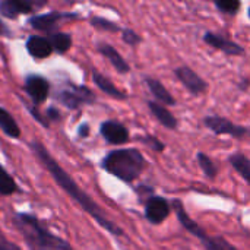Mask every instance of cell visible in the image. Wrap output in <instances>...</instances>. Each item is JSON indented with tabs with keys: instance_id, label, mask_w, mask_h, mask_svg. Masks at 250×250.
<instances>
[{
	"instance_id": "cell-23",
	"label": "cell",
	"mask_w": 250,
	"mask_h": 250,
	"mask_svg": "<svg viewBox=\"0 0 250 250\" xmlns=\"http://www.w3.org/2000/svg\"><path fill=\"white\" fill-rule=\"evenodd\" d=\"M15 190H16V183L6 173V170L0 166V193L1 195H10Z\"/></svg>"
},
{
	"instance_id": "cell-27",
	"label": "cell",
	"mask_w": 250,
	"mask_h": 250,
	"mask_svg": "<svg viewBox=\"0 0 250 250\" xmlns=\"http://www.w3.org/2000/svg\"><path fill=\"white\" fill-rule=\"evenodd\" d=\"M142 142L144 144H146L152 151H155V152H163L164 151V144L158 139V138H155V136H145L144 139H142Z\"/></svg>"
},
{
	"instance_id": "cell-24",
	"label": "cell",
	"mask_w": 250,
	"mask_h": 250,
	"mask_svg": "<svg viewBox=\"0 0 250 250\" xmlns=\"http://www.w3.org/2000/svg\"><path fill=\"white\" fill-rule=\"evenodd\" d=\"M215 6L223 13H229V15H236L240 9V3L237 0H217Z\"/></svg>"
},
{
	"instance_id": "cell-15",
	"label": "cell",
	"mask_w": 250,
	"mask_h": 250,
	"mask_svg": "<svg viewBox=\"0 0 250 250\" xmlns=\"http://www.w3.org/2000/svg\"><path fill=\"white\" fill-rule=\"evenodd\" d=\"M26 48H28L29 54L37 59H45L53 51L50 41L45 38H41V37H31L26 42Z\"/></svg>"
},
{
	"instance_id": "cell-32",
	"label": "cell",
	"mask_w": 250,
	"mask_h": 250,
	"mask_svg": "<svg viewBox=\"0 0 250 250\" xmlns=\"http://www.w3.org/2000/svg\"><path fill=\"white\" fill-rule=\"evenodd\" d=\"M249 18H250V7H249Z\"/></svg>"
},
{
	"instance_id": "cell-5",
	"label": "cell",
	"mask_w": 250,
	"mask_h": 250,
	"mask_svg": "<svg viewBox=\"0 0 250 250\" xmlns=\"http://www.w3.org/2000/svg\"><path fill=\"white\" fill-rule=\"evenodd\" d=\"M204 125L217 135H229L236 139H243L246 136H250V127L236 125L231 120L221 116H208L204 119Z\"/></svg>"
},
{
	"instance_id": "cell-4",
	"label": "cell",
	"mask_w": 250,
	"mask_h": 250,
	"mask_svg": "<svg viewBox=\"0 0 250 250\" xmlns=\"http://www.w3.org/2000/svg\"><path fill=\"white\" fill-rule=\"evenodd\" d=\"M171 208H173V211L176 212L177 220H179V223L183 226V229L188 230L192 236H195V237L204 245V248L207 250H237L230 242H227V240L223 239L221 236L209 237L208 233H207L195 220H192V218L188 215V212H186L183 204H182L179 199H173Z\"/></svg>"
},
{
	"instance_id": "cell-6",
	"label": "cell",
	"mask_w": 250,
	"mask_h": 250,
	"mask_svg": "<svg viewBox=\"0 0 250 250\" xmlns=\"http://www.w3.org/2000/svg\"><path fill=\"white\" fill-rule=\"evenodd\" d=\"M59 98L67 108H78L82 104H91L95 101V95L89 88L76 85H69L66 89L60 92Z\"/></svg>"
},
{
	"instance_id": "cell-3",
	"label": "cell",
	"mask_w": 250,
	"mask_h": 250,
	"mask_svg": "<svg viewBox=\"0 0 250 250\" xmlns=\"http://www.w3.org/2000/svg\"><path fill=\"white\" fill-rule=\"evenodd\" d=\"M15 223L31 250H72L70 245L47 231L37 218L26 214H16Z\"/></svg>"
},
{
	"instance_id": "cell-19",
	"label": "cell",
	"mask_w": 250,
	"mask_h": 250,
	"mask_svg": "<svg viewBox=\"0 0 250 250\" xmlns=\"http://www.w3.org/2000/svg\"><path fill=\"white\" fill-rule=\"evenodd\" d=\"M233 168L250 185V160L242 152H234L229 157Z\"/></svg>"
},
{
	"instance_id": "cell-9",
	"label": "cell",
	"mask_w": 250,
	"mask_h": 250,
	"mask_svg": "<svg viewBox=\"0 0 250 250\" xmlns=\"http://www.w3.org/2000/svg\"><path fill=\"white\" fill-rule=\"evenodd\" d=\"M204 41L208 45H211V47H214L217 50H221L223 53H226L229 56L245 54V48L240 44H237V42H234V41L220 35V34H215V32H207L204 35Z\"/></svg>"
},
{
	"instance_id": "cell-8",
	"label": "cell",
	"mask_w": 250,
	"mask_h": 250,
	"mask_svg": "<svg viewBox=\"0 0 250 250\" xmlns=\"http://www.w3.org/2000/svg\"><path fill=\"white\" fill-rule=\"evenodd\" d=\"M174 75L185 85V88L193 95H201L208 89V83L193 69H190L188 66L177 67L174 70Z\"/></svg>"
},
{
	"instance_id": "cell-21",
	"label": "cell",
	"mask_w": 250,
	"mask_h": 250,
	"mask_svg": "<svg viewBox=\"0 0 250 250\" xmlns=\"http://www.w3.org/2000/svg\"><path fill=\"white\" fill-rule=\"evenodd\" d=\"M50 44H51L53 50H56L59 53H64L72 45V37L69 34H64V32H57V34L51 35Z\"/></svg>"
},
{
	"instance_id": "cell-18",
	"label": "cell",
	"mask_w": 250,
	"mask_h": 250,
	"mask_svg": "<svg viewBox=\"0 0 250 250\" xmlns=\"http://www.w3.org/2000/svg\"><path fill=\"white\" fill-rule=\"evenodd\" d=\"M92 78H94V82L97 83V86H98L103 92H105L107 95H110V97H113V98H116V100H126V98H127V95H126L123 91L117 89V88L110 82V79H107V78L103 76L101 73L92 72Z\"/></svg>"
},
{
	"instance_id": "cell-17",
	"label": "cell",
	"mask_w": 250,
	"mask_h": 250,
	"mask_svg": "<svg viewBox=\"0 0 250 250\" xmlns=\"http://www.w3.org/2000/svg\"><path fill=\"white\" fill-rule=\"evenodd\" d=\"M67 16L69 15H62V13H57V12H51V13H47V15L34 16L31 19V25H32V28L40 29V31H50L59 22V19L67 18Z\"/></svg>"
},
{
	"instance_id": "cell-14",
	"label": "cell",
	"mask_w": 250,
	"mask_h": 250,
	"mask_svg": "<svg viewBox=\"0 0 250 250\" xmlns=\"http://www.w3.org/2000/svg\"><path fill=\"white\" fill-rule=\"evenodd\" d=\"M32 3L26 0H4L0 1V13L7 18H16L21 13H28L32 10Z\"/></svg>"
},
{
	"instance_id": "cell-26",
	"label": "cell",
	"mask_w": 250,
	"mask_h": 250,
	"mask_svg": "<svg viewBox=\"0 0 250 250\" xmlns=\"http://www.w3.org/2000/svg\"><path fill=\"white\" fill-rule=\"evenodd\" d=\"M122 38H123V41L126 44H129L132 47H135L136 44H139L142 41V38L133 29H127V28L126 29H122Z\"/></svg>"
},
{
	"instance_id": "cell-13",
	"label": "cell",
	"mask_w": 250,
	"mask_h": 250,
	"mask_svg": "<svg viewBox=\"0 0 250 250\" xmlns=\"http://www.w3.org/2000/svg\"><path fill=\"white\" fill-rule=\"evenodd\" d=\"M98 50H100V53H101L103 56H105V57L110 60V63L116 67L117 72H120V73H127V72L130 70V66L127 64V62L120 56V53H119L113 45L105 44V42H101V44L98 45Z\"/></svg>"
},
{
	"instance_id": "cell-31",
	"label": "cell",
	"mask_w": 250,
	"mask_h": 250,
	"mask_svg": "<svg viewBox=\"0 0 250 250\" xmlns=\"http://www.w3.org/2000/svg\"><path fill=\"white\" fill-rule=\"evenodd\" d=\"M7 32H9V31L6 29V26H4V25L1 23V21H0V34H3V35H6Z\"/></svg>"
},
{
	"instance_id": "cell-20",
	"label": "cell",
	"mask_w": 250,
	"mask_h": 250,
	"mask_svg": "<svg viewBox=\"0 0 250 250\" xmlns=\"http://www.w3.org/2000/svg\"><path fill=\"white\" fill-rule=\"evenodd\" d=\"M0 127L10 138H19V135H21V130H19L15 119L4 108H0Z\"/></svg>"
},
{
	"instance_id": "cell-10",
	"label": "cell",
	"mask_w": 250,
	"mask_h": 250,
	"mask_svg": "<svg viewBox=\"0 0 250 250\" xmlns=\"http://www.w3.org/2000/svg\"><path fill=\"white\" fill-rule=\"evenodd\" d=\"M101 135L108 144L113 145H122L129 141L127 129L117 122H104L101 125Z\"/></svg>"
},
{
	"instance_id": "cell-25",
	"label": "cell",
	"mask_w": 250,
	"mask_h": 250,
	"mask_svg": "<svg viewBox=\"0 0 250 250\" xmlns=\"http://www.w3.org/2000/svg\"><path fill=\"white\" fill-rule=\"evenodd\" d=\"M91 23H92L95 28H100V29H104V31H111V32L120 31V26H119V25H116L114 22L107 21V19H104V18H92V19H91Z\"/></svg>"
},
{
	"instance_id": "cell-2",
	"label": "cell",
	"mask_w": 250,
	"mask_h": 250,
	"mask_svg": "<svg viewBox=\"0 0 250 250\" xmlns=\"http://www.w3.org/2000/svg\"><path fill=\"white\" fill-rule=\"evenodd\" d=\"M146 161L144 155L133 148L111 151L103 161V168L117 179L130 183L136 180L145 170Z\"/></svg>"
},
{
	"instance_id": "cell-7",
	"label": "cell",
	"mask_w": 250,
	"mask_h": 250,
	"mask_svg": "<svg viewBox=\"0 0 250 250\" xmlns=\"http://www.w3.org/2000/svg\"><path fill=\"white\" fill-rule=\"evenodd\" d=\"M171 212V205L167 199L161 196H151L145 204V217L151 224H161L168 218Z\"/></svg>"
},
{
	"instance_id": "cell-22",
	"label": "cell",
	"mask_w": 250,
	"mask_h": 250,
	"mask_svg": "<svg viewBox=\"0 0 250 250\" xmlns=\"http://www.w3.org/2000/svg\"><path fill=\"white\" fill-rule=\"evenodd\" d=\"M198 163H199V166H201L204 174H205L208 179H215V177H217L218 168L215 167V164L212 163V160H211L208 155H205L204 152H199V154H198Z\"/></svg>"
},
{
	"instance_id": "cell-12",
	"label": "cell",
	"mask_w": 250,
	"mask_h": 250,
	"mask_svg": "<svg viewBox=\"0 0 250 250\" xmlns=\"http://www.w3.org/2000/svg\"><path fill=\"white\" fill-rule=\"evenodd\" d=\"M148 108H149V111L152 113V116H154L164 127L171 129V130L177 129L179 122H177V119L173 116V113H171L167 107L161 105V104L157 103V101H148Z\"/></svg>"
},
{
	"instance_id": "cell-1",
	"label": "cell",
	"mask_w": 250,
	"mask_h": 250,
	"mask_svg": "<svg viewBox=\"0 0 250 250\" xmlns=\"http://www.w3.org/2000/svg\"><path fill=\"white\" fill-rule=\"evenodd\" d=\"M32 149L34 152L37 154V157L42 161V164L47 167V170L51 173V176L54 177V180L103 227L110 234H114V236H123V230L120 227H117L114 223H111L101 211V208L73 182V179L53 160V157L48 154V151L38 142H34L32 144Z\"/></svg>"
},
{
	"instance_id": "cell-16",
	"label": "cell",
	"mask_w": 250,
	"mask_h": 250,
	"mask_svg": "<svg viewBox=\"0 0 250 250\" xmlns=\"http://www.w3.org/2000/svg\"><path fill=\"white\" fill-rule=\"evenodd\" d=\"M146 85H148L151 94L155 97L157 103H163L166 105H174L176 104V100L173 98V95L168 92V89L158 79L146 78Z\"/></svg>"
},
{
	"instance_id": "cell-28",
	"label": "cell",
	"mask_w": 250,
	"mask_h": 250,
	"mask_svg": "<svg viewBox=\"0 0 250 250\" xmlns=\"http://www.w3.org/2000/svg\"><path fill=\"white\" fill-rule=\"evenodd\" d=\"M0 250H21L15 243L9 242L0 230Z\"/></svg>"
},
{
	"instance_id": "cell-29",
	"label": "cell",
	"mask_w": 250,
	"mask_h": 250,
	"mask_svg": "<svg viewBox=\"0 0 250 250\" xmlns=\"http://www.w3.org/2000/svg\"><path fill=\"white\" fill-rule=\"evenodd\" d=\"M47 116H48L50 119L56 120V119H59V111H57L56 108H48V110H47Z\"/></svg>"
},
{
	"instance_id": "cell-11",
	"label": "cell",
	"mask_w": 250,
	"mask_h": 250,
	"mask_svg": "<svg viewBox=\"0 0 250 250\" xmlns=\"http://www.w3.org/2000/svg\"><path fill=\"white\" fill-rule=\"evenodd\" d=\"M48 82L41 78V76H29L25 82V91L28 92V95L32 98V101L35 104H41L45 101V98L48 97Z\"/></svg>"
},
{
	"instance_id": "cell-30",
	"label": "cell",
	"mask_w": 250,
	"mask_h": 250,
	"mask_svg": "<svg viewBox=\"0 0 250 250\" xmlns=\"http://www.w3.org/2000/svg\"><path fill=\"white\" fill-rule=\"evenodd\" d=\"M88 133H89L88 125H82V126L79 127V135H81L82 138H85V136H88Z\"/></svg>"
}]
</instances>
